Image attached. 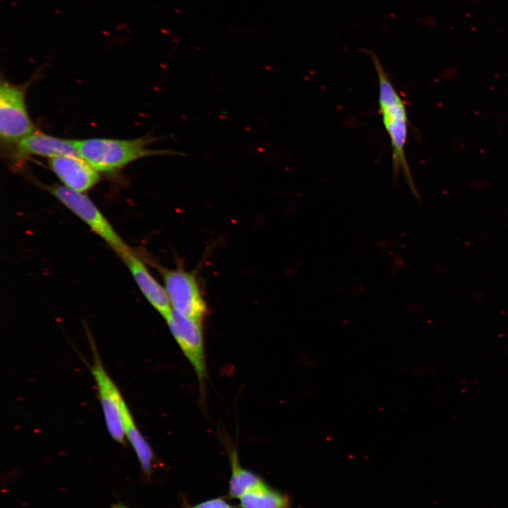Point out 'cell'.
Segmentation results:
<instances>
[{"label":"cell","instance_id":"cell-11","mask_svg":"<svg viewBox=\"0 0 508 508\" xmlns=\"http://www.w3.org/2000/svg\"><path fill=\"white\" fill-rule=\"evenodd\" d=\"M123 420L125 437L134 449L143 472L150 478L155 461V454L139 431L126 402L123 406Z\"/></svg>","mask_w":508,"mask_h":508},{"label":"cell","instance_id":"cell-6","mask_svg":"<svg viewBox=\"0 0 508 508\" xmlns=\"http://www.w3.org/2000/svg\"><path fill=\"white\" fill-rule=\"evenodd\" d=\"M165 320L176 343L193 367L202 394L207 375L202 322L173 310Z\"/></svg>","mask_w":508,"mask_h":508},{"label":"cell","instance_id":"cell-3","mask_svg":"<svg viewBox=\"0 0 508 508\" xmlns=\"http://www.w3.org/2000/svg\"><path fill=\"white\" fill-rule=\"evenodd\" d=\"M159 271L172 310L202 322L207 306L196 272L181 266L174 269L159 267Z\"/></svg>","mask_w":508,"mask_h":508},{"label":"cell","instance_id":"cell-13","mask_svg":"<svg viewBox=\"0 0 508 508\" xmlns=\"http://www.w3.org/2000/svg\"><path fill=\"white\" fill-rule=\"evenodd\" d=\"M229 459L231 475L229 494L231 498H240L245 492L262 482L263 480L255 473L241 466L236 449L230 448Z\"/></svg>","mask_w":508,"mask_h":508},{"label":"cell","instance_id":"cell-5","mask_svg":"<svg viewBox=\"0 0 508 508\" xmlns=\"http://www.w3.org/2000/svg\"><path fill=\"white\" fill-rule=\"evenodd\" d=\"M23 85L2 81L0 85V135L5 145H16L35 132L29 116Z\"/></svg>","mask_w":508,"mask_h":508},{"label":"cell","instance_id":"cell-8","mask_svg":"<svg viewBox=\"0 0 508 508\" xmlns=\"http://www.w3.org/2000/svg\"><path fill=\"white\" fill-rule=\"evenodd\" d=\"M120 258L128 268L143 296L166 320L170 315L172 308L164 287L152 276L144 262L132 250Z\"/></svg>","mask_w":508,"mask_h":508},{"label":"cell","instance_id":"cell-9","mask_svg":"<svg viewBox=\"0 0 508 508\" xmlns=\"http://www.w3.org/2000/svg\"><path fill=\"white\" fill-rule=\"evenodd\" d=\"M49 164L65 187L79 193L92 188L100 178L99 171L80 157H54Z\"/></svg>","mask_w":508,"mask_h":508},{"label":"cell","instance_id":"cell-12","mask_svg":"<svg viewBox=\"0 0 508 508\" xmlns=\"http://www.w3.org/2000/svg\"><path fill=\"white\" fill-rule=\"evenodd\" d=\"M239 499L242 508H289L291 504L287 495L274 490L264 480Z\"/></svg>","mask_w":508,"mask_h":508},{"label":"cell","instance_id":"cell-1","mask_svg":"<svg viewBox=\"0 0 508 508\" xmlns=\"http://www.w3.org/2000/svg\"><path fill=\"white\" fill-rule=\"evenodd\" d=\"M377 76L379 111L392 147V169L394 179L401 172L413 195L419 199L405 155L408 133V116L405 102L394 87L380 59L368 52Z\"/></svg>","mask_w":508,"mask_h":508},{"label":"cell","instance_id":"cell-4","mask_svg":"<svg viewBox=\"0 0 508 508\" xmlns=\"http://www.w3.org/2000/svg\"><path fill=\"white\" fill-rule=\"evenodd\" d=\"M48 189L64 205L102 238L119 257L131 250L98 207L83 193L60 185L52 186Z\"/></svg>","mask_w":508,"mask_h":508},{"label":"cell","instance_id":"cell-14","mask_svg":"<svg viewBox=\"0 0 508 508\" xmlns=\"http://www.w3.org/2000/svg\"><path fill=\"white\" fill-rule=\"evenodd\" d=\"M192 508H231L223 499L218 497L201 502Z\"/></svg>","mask_w":508,"mask_h":508},{"label":"cell","instance_id":"cell-2","mask_svg":"<svg viewBox=\"0 0 508 508\" xmlns=\"http://www.w3.org/2000/svg\"><path fill=\"white\" fill-rule=\"evenodd\" d=\"M165 136L147 135L130 140L88 138L74 140L75 147L84 160L97 171L113 172L145 157L155 155L185 156L173 149H150L148 146Z\"/></svg>","mask_w":508,"mask_h":508},{"label":"cell","instance_id":"cell-10","mask_svg":"<svg viewBox=\"0 0 508 508\" xmlns=\"http://www.w3.org/2000/svg\"><path fill=\"white\" fill-rule=\"evenodd\" d=\"M16 145L20 156L37 155L49 159L63 156L80 157L74 140L59 138L37 131L23 138Z\"/></svg>","mask_w":508,"mask_h":508},{"label":"cell","instance_id":"cell-7","mask_svg":"<svg viewBox=\"0 0 508 508\" xmlns=\"http://www.w3.org/2000/svg\"><path fill=\"white\" fill-rule=\"evenodd\" d=\"M91 373L95 382L105 425L111 437L119 443L125 442L123 406L126 402L111 377L105 370L95 348Z\"/></svg>","mask_w":508,"mask_h":508}]
</instances>
